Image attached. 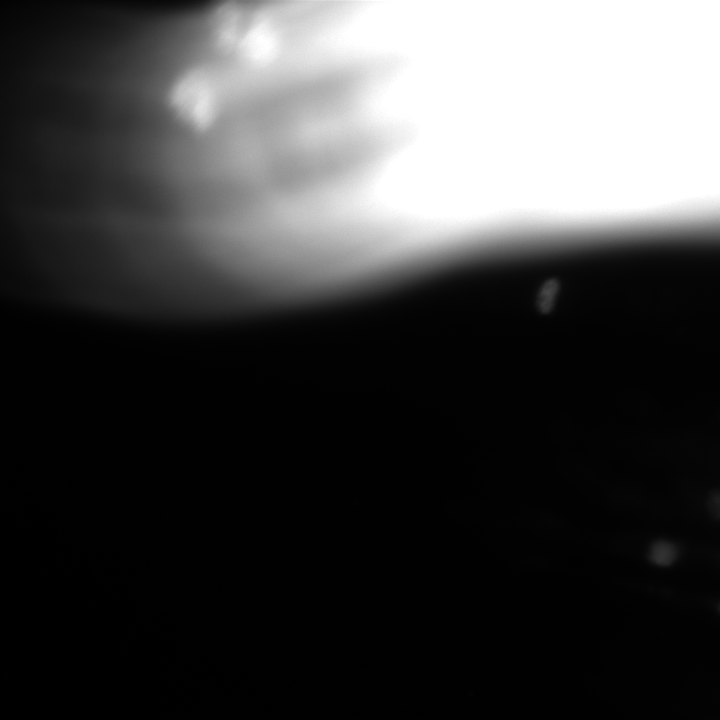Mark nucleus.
<instances>
[{"label": "nucleus", "mask_w": 720, "mask_h": 720, "mask_svg": "<svg viewBox=\"0 0 720 720\" xmlns=\"http://www.w3.org/2000/svg\"><path fill=\"white\" fill-rule=\"evenodd\" d=\"M213 88L208 72L195 69L175 82L169 101L186 122L197 128H205L211 123L216 111Z\"/></svg>", "instance_id": "1"}, {"label": "nucleus", "mask_w": 720, "mask_h": 720, "mask_svg": "<svg viewBox=\"0 0 720 720\" xmlns=\"http://www.w3.org/2000/svg\"><path fill=\"white\" fill-rule=\"evenodd\" d=\"M678 547L666 539H657L649 547L648 559L654 565L668 567L678 558Z\"/></svg>", "instance_id": "2"}, {"label": "nucleus", "mask_w": 720, "mask_h": 720, "mask_svg": "<svg viewBox=\"0 0 720 720\" xmlns=\"http://www.w3.org/2000/svg\"><path fill=\"white\" fill-rule=\"evenodd\" d=\"M705 507L709 516L715 520L720 521V489L711 490L705 501Z\"/></svg>", "instance_id": "3"}]
</instances>
